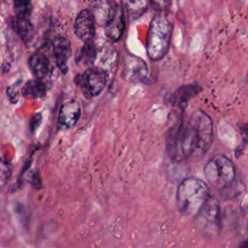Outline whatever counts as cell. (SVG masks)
<instances>
[{"label":"cell","instance_id":"3957f363","mask_svg":"<svg viewBox=\"0 0 248 248\" xmlns=\"http://www.w3.org/2000/svg\"><path fill=\"white\" fill-rule=\"evenodd\" d=\"M171 33L172 24L165 14H158L153 17L149 25L146 41V52L152 61L161 60L167 54Z\"/></svg>","mask_w":248,"mask_h":248},{"label":"cell","instance_id":"52a82bcc","mask_svg":"<svg viewBox=\"0 0 248 248\" xmlns=\"http://www.w3.org/2000/svg\"><path fill=\"white\" fill-rule=\"evenodd\" d=\"M94 16L89 10H82L77 16L74 24L76 36L84 43L91 42L95 36Z\"/></svg>","mask_w":248,"mask_h":248},{"label":"cell","instance_id":"277c9868","mask_svg":"<svg viewBox=\"0 0 248 248\" xmlns=\"http://www.w3.org/2000/svg\"><path fill=\"white\" fill-rule=\"evenodd\" d=\"M203 173L210 185L222 189L234 179L235 169L229 158L217 155L206 163Z\"/></svg>","mask_w":248,"mask_h":248},{"label":"cell","instance_id":"5b68a950","mask_svg":"<svg viewBox=\"0 0 248 248\" xmlns=\"http://www.w3.org/2000/svg\"><path fill=\"white\" fill-rule=\"evenodd\" d=\"M108 72L101 67H91L75 78L76 84L86 98L98 96L108 82Z\"/></svg>","mask_w":248,"mask_h":248},{"label":"cell","instance_id":"e0dca14e","mask_svg":"<svg viewBox=\"0 0 248 248\" xmlns=\"http://www.w3.org/2000/svg\"><path fill=\"white\" fill-rule=\"evenodd\" d=\"M98 57V49L95 44L92 42L85 43V45L77 52L76 62L83 63L85 65H91Z\"/></svg>","mask_w":248,"mask_h":248},{"label":"cell","instance_id":"cb8c5ba5","mask_svg":"<svg viewBox=\"0 0 248 248\" xmlns=\"http://www.w3.org/2000/svg\"><path fill=\"white\" fill-rule=\"evenodd\" d=\"M240 246H241V247H244V248H248V239L245 240V241H243V242L240 244Z\"/></svg>","mask_w":248,"mask_h":248},{"label":"cell","instance_id":"7402d4cb","mask_svg":"<svg viewBox=\"0 0 248 248\" xmlns=\"http://www.w3.org/2000/svg\"><path fill=\"white\" fill-rule=\"evenodd\" d=\"M41 118H42L41 114H36L35 116L32 117L31 121H30V130H31L32 133H33V132L38 128V126L40 125V123H41Z\"/></svg>","mask_w":248,"mask_h":248},{"label":"cell","instance_id":"4fadbf2b","mask_svg":"<svg viewBox=\"0 0 248 248\" xmlns=\"http://www.w3.org/2000/svg\"><path fill=\"white\" fill-rule=\"evenodd\" d=\"M125 29V20H124V12L120 6H118L115 16L112 20L106 26V35L113 42L118 41L124 32Z\"/></svg>","mask_w":248,"mask_h":248},{"label":"cell","instance_id":"d4e9b609","mask_svg":"<svg viewBox=\"0 0 248 248\" xmlns=\"http://www.w3.org/2000/svg\"><path fill=\"white\" fill-rule=\"evenodd\" d=\"M247 228H248V223H247Z\"/></svg>","mask_w":248,"mask_h":248},{"label":"cell","instance_id":"44dd1931","mask_svg":"<svg viewBox=\"0 0 248 248\" xmlns=\"http://www.w3.org/2000/svg\"><path fill=\"white\" fill-rule=\"evenodd\" d=\"M151 5L154 9L159 10V11H163L164 9H166L170 3V0H150Z\"/></svg>","mask_w":248,"mask_h":248},{"label":"cell","instance_id":"ac0fdd59","mask_svg":"<svg viewBox=\"0 0 248 248\" xmlns=\"http://www.w3.org/2000/svg\"><path fill=\"white\" fill-rule=\"evenodd\" d=\"M243 190H244V186L241 183L234 181V179H233L232 182H230L225 187H223L221 189V192L223 193L225 198L233 199V198L239 196L243 192Z\"/></svg>","mask_w":248,"mask_h":248},{"label":"cell","instance_id":"d6986e66","mask_svg":"<svg viewBox=\"0 0 248 248\" xmlns=\"http://www.w3.org/2000/svg\"><path fill=\"white\" fill-rule=\"evenodd\" d=\"M14 9L16 16L29 18L31 15V0H14Z\"/></svg>","mask_w":248,"mask_h":248},{"label":"cell","instance_id":"7c38bea8","mask_svg":"<svg viewBox=\"0 0 248 248\" xmlns=\"http://www.w3.org/2000/svg\"><path fill=\"white\" fill-rule=\"evenodd\" d=\"M28 66L31 73L36 78L46 79L52 74V67L46 54L37 51L33 53L28 59Z\"/></svg>","mask_w":248,"mask_h":248},{"label":"cell","instance_id":"5bb4252c","mask_svg":"<svg viewBox=\"0 0 248 248\" xmlns=\"http://www.w3.org/2000/svg\"><path fill=\"white\" fill-rule=\"evenodd\" d=\"M201 90L202 87L197 83L183 85L173 93L172 97L170 98V103L173 106H182L196 96Z\"/></svg>","mask_w":248,"mask_h":248},{"label":"cell","instance_id":"2e32d148","mask_svg":"<svg viewBox=\"0 0 248 248\" xmlns=\"http://www.w3.org/2000/svg\"><path fill=\"white\" fill-rule=\"evenodd\" d=\"M46 84L43 79L34 78L26 81L23 84L21 88V93L26 98L37 99L44 97L46 93Z\"/></svg>","mask_w":248,"mask_h":248},{"label":"cell","instance_id":"8992f818","mask_svg":"<svg viewBox=\"0 0 248 248\" xmlns=\"http://www.w3.org/2000/svg\"><path fill=\"white\" fill-rule=\"evenodd\" d=\"M122 78L129 82L143 81L148 75L146 63L134 54H127L123 60Z\"/></svg>","mask_w":248,"mask_h":248},{"label":"cell","instance_id":"7a4b0ae2","mask_svg":"<svg viewBox=\"0 0 248 248\" xmlns=\"http://www.w3.org/2000/svg\"><path fill=\"white\" fill-rule=\"evenodd\" d=\"M208 198L209 190L206 183L197 177L185 178L176 191L178 209L186 216L198 215Z\"/></svg>","mask_w":248,"mask_h":248},{"label":"cell","instance_id":"ba28073f","mask_svg":"<svg viewBox=\"0 0 248 248\" xmlns=\"http://www.w3.org/2000/svg\"><path fill=\"white\" fill-rule=\"evenodd\" d=\"M80 116V107L75 100H71L62 104L58 113V128L68 130L74 127Z\"/></svg>","mask_w":248,"mask_h":248},{"label":"cell","instance_id":"ffe728a7","mask_svg":"<svg viewBox=\"0 0 248 248\" xmlns=\"http://www.w3.org/2000/svg\"><path fill=\"white\" fill-rule=\"evenodd\" d=\"M21 80H18L13 84H11L8 88H7V96L9 97L10 101L12 103H16L18 100L19 97V84H20Z\"/></svg>","mask_w":248,"mask_h":248},{"label":"cell","instance_id":"6da1fadb","mask_svg":"<svg viewBox=\"0 0 248 248\" xmlns=\"http://www.w3.org/2000/svg\"><path fill=\"white\" fill-rule=\"evenodd\" d=\"M213 123L202 110L194 111L186 122H179L168 139L170 156L176 161L199 160L210 148Z\"/></svg>","mask_w":248,"mask_h":248},{"label":"cell","instance_id":"30bf717a","mask_svg":"<svg viewBox=\"0 0 248 248\" xmlns=\"http://www.w3.org/2000/svg\"><path fill=\"white\" fill-rule=\"evenodd\" d=\"M198 217L206 228H217L220 221V205L217 200L209 197L198 213Z\"/></svg>","mask_w":248,"mask_h":248},{"label":"cell","instance_id":"9c48e42d","mask_svg":"<svg viewBox=\"0 0 248 248\" xmlns=\"http://www.w3.org/2000/svg\"><path fill=\"white\" fill-rule=\"evenodd\" d=\"M51 49L56 66L62 73H67L68 61L72 53L70 42L64 37L57 36L51 42Z\"/></svg>","mask_w":248,"mask_h":248},{"label":"cell","instance_id":"8fae6325","mask_svg":"<svg viewBox=\"0 0 248 248\" xmlns=\"http://www.w3.org/2000/svg\"><path fill=\"white\" fill-rule=\"evenodd\" d=\"M118 6L113 0H94L93 16L100 25L107 26L115 16Z\"/></svg>","mask_w":248,"mask_h":248},{"label":"cell","instance_id":"9a60e30c","mask_svg":"<svg viewBox=\"0 0 248 248\" xmlns=\"http://www.w3.org/2000/svg\"><path fill=\"white\" fill-rule=\"evenodd\" d=\"M12 27L23 42L28 43L32 40L34 36V28L29 18L16 16L12 20Z\"/></svg>","mask_w":248,"mask_h":248},{"label":"cell","instance_id":"603a6c76","mask_svg":"<svg viewBox=\"0 0 248 248\" xmlns=\"http://www.w3.org/2000/svg\"><path fill=\"white\" fill-rule=\"evenodd\" d=\"M241 137L244 142L248 143V123H246L242 128H241Z\"/></svg>","mask_w":248,"mask_h":248}]
</instances>
